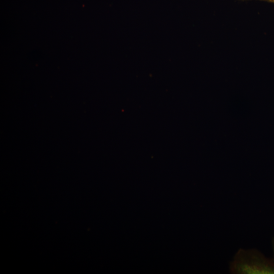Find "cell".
I'll return each mask as SVG.
<instances>
[{
    "label": "cell",
    "mask_w": 274,
    "mask_h": 274,
    "mask_svg": "<svg viewBox=\"0 0 274 274\" xmlns=\"http://www.w3.org/2000/svg\"><path fill=\"white\" fill-rule=\"evenodd\" d=\"M244 1H245V0H244ZM257 1H262V2H265L269 3L274 4V0H257Z\"/></svg>",
    "instance_id": "obj_2"
},
{
    "label": "cell",
    "mask_w": 274,
    "mask_h": 274,
    "mask_svg": "<svg viewBox=\"0 0 274 274\" xmlns=\"http://www.w3.org/2000/svg\"><path fill=\"white\" fill-rule=\"evenodd\" d=\"M237 271L244 273H274V266L259 258L245 260L237 264Z\"/></svg>",
    "instance_id": "obj_1"
}]
</instances>
